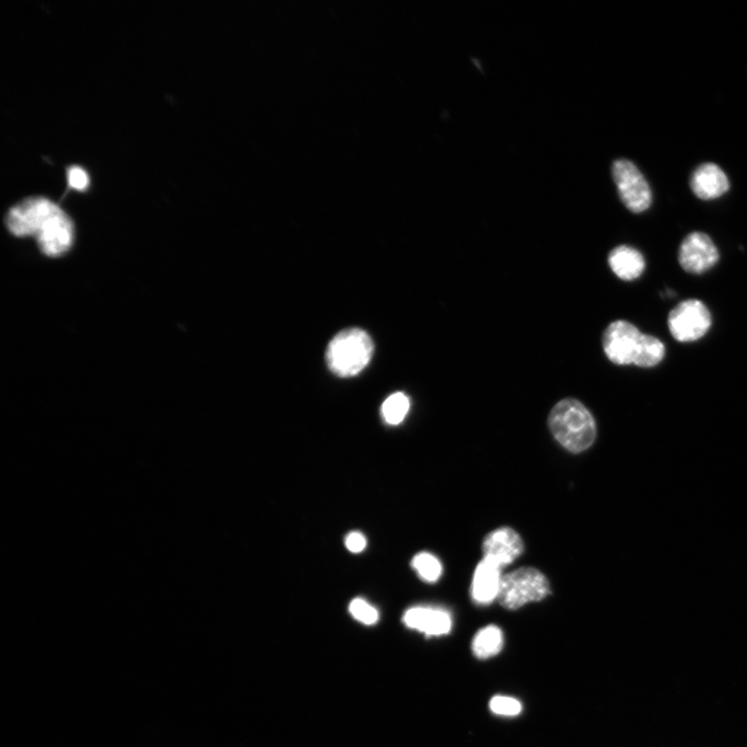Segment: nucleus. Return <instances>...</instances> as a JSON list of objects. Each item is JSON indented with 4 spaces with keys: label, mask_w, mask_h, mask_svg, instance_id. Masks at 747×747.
Wrapping results in <instances>:
<instances>
[{
    "label": "nucleus",
    "mask_w": 747,
    "mask_h": 747,
    "mask_svg": "<svg viewBox=\"0 0 747 747\" xmlns=\"http://www.w3.org/2000/svg\"><path fill=\"white\" fill-rule=\"evenodd\" d=\"M548 424L551 433L569 452L579 454L592 447L597 435L596 423L587 407L565 399L552 408Z\"/></svg>",
    "instance_id": "obj_1"
},
{
    "label": "nucleus",
    "mask_w": 747,
    "mask_h": 747,
    "mask_svg": "<svg viewBox=\"0 0 747 747\" xmlns=\"http://www.w3.org/2000/svg\"><path fill=\"white\" fill-rule=\"evenodd\" d=\"M374 353L368 332L361 328L345 329L331 340L326 351L329 370L341 378H350L366 369Z\"/></svg>",
    "instance_id": "obj_2"
},
{
    "label": "nucleus",
    "mask_w": 747,
    "mask_h": 747,
    "mask_svg": "<svg viewBox=\"0 0 747 747\" xmlns=\"http://www.w3.org/2000/svg\"><path fill=\"white\" fill-rule=\"evenodd\" d=\"M67 214L50 200L42 197L30 198L13 207L6 224L18 237L35 236L37 239L57 226Z\"/></svg>",
    "instance_id": "obj_3"
},
{
    "label": "nucleus",
    "mask_w": 747,
    "mask_h": 747,
    "mask_svg": "<svg viewBox=\"0 0 747 747\" xmlns=\"http://www.w3.org/2000/svg\"><path fill=\"white\" fill-rule=\"evenodd\" d=\"M550 592L546 576L534 568H521L503 576L498 601L515 611L530 602L543 600Z\"/></svg>",
    "instance_id": "obj_4"
},
{
    "label": "nucleus",
    "mask_w": 747,
    "mask_h": 747,
    "mask_svg": "<svg viewBox=\"0 0 747 747\" xmlns=\"http://www.w3.org/2000/svg\"><path fill=\"white\" fill-rule=\"evenodd\" d=\"M672 336L681 343L695 342L706 336L712 318L705 304L697 299L682 301L669 315Z\"/></svg>",
    "instance_id": "obj_5"
},
{
    "label": "nucleus",
    "mask_w": 747,
    "mask_h": 747,
    "mask_svg": "<svg viewBox=\"0 0 747 747\" xmlns=\"http://www.w3.org/2000/svg\"><path fill=\"white\" fill-rule=\"evenodd\" d=\"M613 177L624 205L633 213H642L652 205V191L644 175L627 159L615 161Z\"/></svg>",
    "instance_id": "obj_6"
},
{
    "label": "nucleus",
    "mask_w": 747,
    "mask_h": 747,
    "mask_svg": "<svg viewBox=\"0 0 747 747\" xmlns=\"http://www.w3.org/2000/svg\"><path fill=\"white\" fill-rule=\"evenodd\" d=\"M642 336L639 328L632 323L623 320L613 322L604 332V352L616 365H631L638 353Z\"/></svg>",
    "instance_id": "obj_7"
},
{
    "label": "nucleus",
    "mask_w": 747,
    "mask_h": 747,
    "mask_svg": "<svg viewBox=\"0 0 747 747\" xmlns=\"http://www.w3.org/2000/svg\"><path fill=\"white\" fill-rule=\"evenodd\" d=\"M718 260V249L705 233L689 234L680 246L679 263L688 273H704L714 267Z\"/></svg>",
    "instance_id": "obj_8"
},
{
    "label": "nucleus",
    "mask_w": 747,
    "mask_h": 747,
    "mask_svg": "<svg viewBox=\"0 0 747 747\" xmlns=\"http://www.w3.org/2000/svg\"><path fill=\"white\" fill-rule=\"evenodd\" d=\"M524 550L520 536L512 529L503 528L490 533L484 540V558L501 568L512 564Z\"/></svg>",
    "instance_id": "obj_9"
},
{
    "label": "nucleus",
    "mask_w": 747,
    "mask_h": 747,
    "mask_svg": "<svg viewBox=\"0 0 747 747\" xmlns=\"http://www.w3.org/2000/svg\"><path fill=\"white\" fill-rule=\"evenodd\" d=\"M690 188L704 201L721 198L730 189L726 173L714 163H704L691 175Z\"/></svg>",
    "instance_id": "obj_10"
},
{
    "label": "nucleus",
    "mask_w": 747,
    "mask_h": 747,
    "mask_svg": "<svg viewBox=\"0 0 747 747\" xmlns=\"http://www.w3.org/2000/svg\"><path fill=\"white\" fill-rule=\"evenodd\" d=\"M404 624L413 630L425 633L427 636L448 634L452 629L451 615L439 608L413 607L403 617Z\"/></svg>",
    "instance_id": "obj_11"
},
{
    "label": "nucleus",
    "mask_w": 747,
    "mask_h": 747,
    "mask_svg": "<svg viewBox=\"0 0 747 747\" xmlns=\"http://www.w3.org/2000/svg\"><path fill=\"white\" fill-rule=\"evenodd\" d=\"M502 568L485 559L478 565L472 586L473 600L480 605H487L498 599L502 585Z\"/></svg>",
    "instance_id": "obj_12"
},
{
    "label": "nucleus",
    "mask_w": 747,
    "mask_h": 747,
    "mask_svg": "<svg viewBox=\"0 0 747 747\" xmlns=\"http://www.w3.org/2000/svg\"><path fill=\"white\" fill-rule=\"evenodd\" d=\"M608 264L618 278L626 282L639 279L646 268L644 256L638 249L627 245L614 248L608 256Z\"/></svg>",
    "instance_id": "obj_13"
},
{
    "label": "nucleus",
    "mask_w": 747,
    "mask_h": 747,
    "mask_svg": "<svg viewBox=\"0 0 747 747\" xmlns=\"http://www.w3.org/2000/svg\"><path fill=\"white\" fill-rule=\"evenodd\" d=\"M504 646V635L500 628L487 626L475 636L473 651L480 659H487L500 653Z\"/></svg>",
    "instance_id": "obj_14"
},
{
    "label": "nucleus",
    "mask_w": 747,
    "mask_h": 747,
    "mask_svg": "<svg viewBox=\"0 0 747 747\" xmlns=\"http://www.w3.org/2000/svg\"><path fill=\"white\" fill-rule=\"evenodd\" d=\"M664 356H666V347L663 343L653 336L643 335L633 365L653 368L663 361Z\"/></svg>",
    "instance_id": "obj_15"
},
{
    "label": "nucleus",
    "mask_w": 747,
    "mask_h": 747,
    "mask_svg": "<svg viewBox=\"0 0 747 747\" xmlns=\"http://www.w3.org/2000/svg\"><path fill=\"white\" fill-rule=\"evenodd\" d=\"M410 407L408 397L403 393H396L387 398L382 404V415L383 419L387 424L399 425L401 424Z\"/></svg>",
    "instance_id": "obj_16"
},
{
    "label": "nucleus",
    "mask_w": 747,
    "mask_h": 747,
    "mask_svg": "<svg viewBox=\"0 0 747 747\" xmlns=\"http://www.w3.org/2000/svg\"><path fill=\"white\" fill-rule=\"evenodd\" d=\"M411 565L420 577L428 581V583H435L442 573V566L439 560L427 552H422L420 555L415 556Z\"/></svg>",
    "instance_id": "obj_17"
},
{
    "label": "nucleus",
    "mask_w": 747,
    "mask_h": 747,
    "mask_svg": "<svg viewBox=\"0 0 747 747\" xmlns=\"http://www.w3.org/2000/svg\"><path fill=\"white\" fill-rule=\"evenodd\" d=\"M349 611L355 620L366 625H373L379 619L376 608L363 599H354L349 606Z\"/></svg>",
    "instance_id": "obj_18"
},
{
    "label": "nucleus",
    "mask_w": 747,
    "mask_h": 747,
    "mask_svg": "<svg viewBox=\"0 0 747 747\" xmlns=\"http://www.w3.org/2000/svg\"><path fill=\"white\" fill-rule=\"evenodd\" d=\"M490 709L493 713L502 716H516L522 711L521 703L511 697L496 696L490 702Z\"/></svg>",
    "instance_id": "obj_19"
},
{
    "label": "nucleus",
    "mask_w": 747,
    "mask_h": 747,
    "mask_svg": "<svg viewBox=\"0 0 747 747\" xmlns=\"http://www.w3.org/2000/svg\"><path fill=\"white\" fill-rule=\"evenodd\" d=\"M68 182L70 187L83 191L88 188L90 178L85 170L79 168V166H72L68 170Z\"/></svg>",
    "instance_id": "obj_20"
},
{
    "label": "nucleus",
    "mask_w": 747,
    "mask_h": 747,
    "mask_svg": "<svg viewBox=\"0 0 747 747\" xmlns=\"http://www.w3.org/2000/svg\"><path fill=\"white\" fill-rule=\"evenodd\" d=\"M345 544L349 551L359 553L366 548L367 539L363 534L353 532L347 536Z\"/></svg>",
    "instance_id": "obj_21"
}]
</instances>
